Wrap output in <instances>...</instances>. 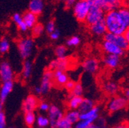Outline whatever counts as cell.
Segmentation results:
<instances>
[{"mask_svg":"<svg viewBox=\"0 0 129 128\" xmlns=\"http://www.w3.org/2000/svg\"><path fill=\"white\" fill-rule=\"evenodd\" d=\"M104 21L105 22L107 32L115 35H123L127 29L117 9L105 12Z\"/></svg>","mask_w":129,"mask_h":128,"instance_id":"cell-1","label":"cell"},{"mask_svg":"<svg viewBox=\"0 0 129 128\" xmlns=\"http://www.w3.org/2000/svg\"><path fill=\"white\" fill-rule=\"evenodd\" d=\"M55 29H56V28H55V22L53 20L48 21L47 22L45 27V31H46V32L48 35L51 34L52 31H54Z\"/></svg>","mask_w":129,"mask_h":128,"instance_id":"cell-39","label":"cell"},{"mask_svg":"<svg viewBox=\"0 0 129 128\" xmlns=\"http://www.w3.org/2000/svg\"><path fill=\"white\" fill-rule=\"evenodd\" d=\"M17 49L22 59L28 60L35 51V41L31 37L21 38L17 41Z\"/></svg>","mask_w":129,"mask_h":128,"instance_id":"cell-2","label":"cell"},{"mask_svg":"<svg viewBox=\"0 0 129 128\" xmlns=\"http://www.w3.org/2000/svg\"><path fill=\"white\" fill-rule=\"evenodd\" d=\"M90 4L88 1H82V0H77L76 3L72 6L73 13L75 17L78 22H85L88 13L90 9Z\"/></svg>","mask_w":129,"mask_h":128,"instance_id":"cell-4","label":"cell"},{"mask_svg":"<svg viewBox=\"0 0 129 128\" xmlns=\"http://www.w3.org/2000/svg\"><path fill=\"white\" fill-rule=\"evenodd\" d=\"M53 84V71L48 69L44 71L41 77L40 84L39 86L35 87L34 92L37 95H46L52 90Z\"/></svg>","mask_w":129,"mask_h":128,"instance_id":"cell-3","label":"cell"},{"mask_svg":"<svg viewBox=\"0 0 129 128\" xmlns=\"http://www.w3.org/2000/svg\"><path fill=\"white\" fill-rule=\"evenodd\" d=\"M80 43H81V38L77 35H74V36H72V37H70L69 38L67 39L66 46L70 47V48L76 47L78 45H80Z\"/></svg>","mask_w":129,"mask_h":128,"instance_id":"cell-35","label":"cell"},{"mask_svg":"<svg viewBox=\"0 0 129 128\" xmlns=\"http://www.w3.org/2000/svg\"><path fill=\"white\" fill-rule=\"evenodd\" d=\"M3 112V102L0 100V114Z\"/></svg>","mask_w":129,"mask_h":128,"instance_id":"cell-48","label":"cell"},{"mask_svg":"<svg viewBox=\"0 0 129 128\" xmlns=\"http://www.w3.org/2000/svg\"><path fill=\"white\" fill-rule=\"evenodd\" d=\"M31 35L33 37L38 38L40 37L43 33H44V25L42 23H36L31 28Z\"/></svg>","mask_w":129,"mask_h":128,"instance_id":"cell-31","label":"cell"},{"mask_svg":"<svg viewBox=\"0 0 129 128\" xmlns=\"http://www.w3.org/2000/svg\"><path fill=\"white\" fill-rule=\"evenodd\" d=\"M57 1L64 3L67 8H71L74 6V4L76 3L77 0H57Z\"/></svg>","mask_w":129,"mask_h":128,"instance_id":"cell-43","label":"cell"},{"mask_svg":"<svg viewBox=\"0 0 129 128\" xmlns=\"http://www.w3.org/2000/svg\"><path fill=\"white\" fill-rule=\"evenodd\" d=\"M127 126L129 127V122H128V123H127Z\"/></svg>","mask_w":129,"mask_h":128,"instance_id":"cell-50","label":"cell"},{"mask_svg":"<svg viewBox=\"0 0 129 128\" xmlns=\"http://www.w3.org/2000/svg\"><path fill=\"white\" fill-rule=\"evenodd\" d=\"M82 1H87V0H82Z\"/></svg>","mask_w":129,"mask_h":128,"instance_id":"cell-52","label":"cell"},{"mask_svg":"<svg viewBox=\"0 0 129 128\" xmlns=\"http://www.w3.org/2000/svg\"><path fill=\"white\" fill-rule=\"evenodd\" d=\"M32 71H33V64L29 59L25 60L22 63V68L21 76L24 81H28L31 76Z\"/></svg>","mask_w":129,"mask_h":128,"instance_id":"cell-20","label":"cell"},{"mask_svg":"<svg viewBox=\"0 0 129 128\" xmlns=\"http://www.w3.org/2000/svg\"><path fill=\"white\" fill-rule=\"evenodd\" d=\"M36 123L39 128H46L47 126H49V120H48V117L41 114L36 117Z\"/></svg>","mask_w":129,"mask_h":128,"instance_id":"cell-32","label":"cell"},{"mask_svg":"<svg viewBox=\"0 0 129 128\" xmlns=\"http://www.w3.org/2000/svg\"><path fill=\"white\" fill-rule=\"evenodd\" d=\"M121 18L122 19L127 28H129V6H121L119 9H117Z\"/></svg>","mask_w":129,"mask_h":128,"instance_id":"cell-27","label":"cell"},{"mask_svg":"<svg viewBox=\"0 0 129 128\" xmlns=\"http://www.w3.org/2000/svg\"><path fill=\"white\" fill-rule=\"evenodd\" d=\"M69 66V60L67 58H55L51 61L48 64V70L52 71L59 70L66 71Z\"/></svg>","mask_w":129,"mask_h":128,"instance_id":"cell-12","label":"cell"},{"mask_svg":"<svg viewBox=\"0 0 129 128\" xmlns=\"http://www.w3.org/2000/svg\"><path fill=\"white\" fill-rule=\"evenodd\" d=\"M48 118L49 120L50 128H57V124L61 119L64 117V112L63 110L57 105L52 104L50 105V107L47 111Z\"/></svg>","mask_w":129,"mask_h":128,"instance_id":"cell-6","label":"cell"},{"mask_svg":"<svg viewBox=\"0 0 129 128\" xmlns=\"http://www.w3.org/2000/svg\"><path fill=\"white\" fill-rule=\"evenodd\" d=\"M9 128H15V127H13V126H11V127H9Z\"/></svg>","mask_w":129,"mask_h":128,"instance_id":"cell-51","label":"cell"},{"mask_svg":"<svg viewBox=\"0 0 129 128\" xmlns=\"http://www.w3.org/2000/svg\"><path fill=\"white\" fill-rule=\"evenodd\" d=\"M50 107V104L46 101H42L39 103L38 108L41 112H47Z\"/></svg>","mask_w":129,"mask_h":128,"instance_id":"cell-40","label":"cell"},{"mask_svg":"<svg viewBox=\"0 0 129 128\" xmlns=\"http://www.w3.org/2000/svg\"><path fill=\"white\" fill-rule=\"evenodd\" d=\"M57 128H73V124H72L69 120L63 117L58 123Z\"/></svg>","mask_w":129,"mask_h":128,"instance_id":"cell-38","label":"cell"},{"mask_svg":"<svg viewBox=\"0 0 129 128\" xmlns=\"http://www.w3.org/2000/svg\"><path fill=\"white\" fill-rule=\"evenodd\" d=\"M10 49V42L9 39L6 37H3L0 40V53L4 55L9 51Z\"/></svg>","mask_w":129,"mask_h":128,"instance_id":"cell-34","label":"cell"},{"mask_svg":"<svg viewBox=\"0 0 129 128\" xmlns=\"http://www.w3.org/2000/svg\"><path fill=\"white\" fill-rule=\"evenodd\" d=\"M54 53H55V55L56 58H67L68 48H67L66 45H57L55 48Z\"/></svg>","mask_w":129,"mask_h":128,"instance_id":"cell-29","label":"cell"},{"mask_svg":"<svg viewBox=\"0 0 129 128\" xmlns=\"http://www.w3.org/2000/svg\"><path fill=\"white\" fill-rule=\"evenodd\" d=\"M92 126L93 128H108L106 124V120L102 117H99L97 119Z\"/></svg>","mask_w":129,"mask_h":128,"instance_id":"cell-37","label":"cell"},{"mask_svg":"<svg viewBox=\"0 0 129 128\" xmlns=\"http://www.w3.org/2000/svg\"><path fill=\"white\" fill-rule=\"evenodd\" d=\"M12 19V21L15 23L16 26L18 27L19 30L21 31V32L25 33L28 30V28H27V26L24 23V22L22 20V15L20 14H19V13L13 14Z\"/></svg>","mask_w":129,"mask_h":128,"instance_id":"cell-24","label":"cell"},{"mask_svg":"<svg viewBox=\"0 0 129 128\" xmlns=\"http://www.w3.org/2000/svg\"><path fill=\"white\" fill-rule=\"evenodd\" d=\"M104 91L108 95H115L118 91V85L114 81H107L103 85Z\"/></svg>","mask_w":129,"mask_h":128,"instance_id":"cell-25","label":"cell"},{"mask_svg":"<svg viewBox=\"0 0 129 128\" xmlns=\"http://www.w3.org/2000/svg\"><path fill=\"white\" fill-rule=\"evenodd\" d=\"M90 32L95 36H104L107 33V28L104 19L88 26Z\"/></svg>","mask_w":129,"mask_h":128,"instance_id":"cell-15","label":"cell"},{"mask_svg":"<svg viewBox=\"0 0 129 128\" xmlns=\"http://www.w3.org/2000/svg\"><path fill=\"white\" fill-rule=\"evenodd\" d=\"M94 107V103L91 99L83 98V100H82V103H81L78 110L80 112V114H82V113H85V112H87V111L90 110Z\"/></svg>","mask_w":129,"mask_h":128,"instance_id":"cell-28","label":"cell"},{"mask_svg":"<svg viewBox=\"0 0 129 128\" xmlns=\"http://www.w3.org/2000/svg\"><path fill=\"white\" fill-rule=\"evenodd\" d=\"M14 77V71L10 64L6 61H3L0 63V80L3 82L10 81H13Z\"/></svg>","mask_w":129,"mask_h":128,"instance_id":"cell-9","label":"cell"},{"mask_svg":"<svg viewBox=\"0 0 129 128\" xmlns=\"http://www.w3.org/2000/svg\"><path fill=\"white\" fill-rule=\"evenodd\" d=\"M121 1H123V0H121Z\"/></svg>","mask_w":129,"mask_h":128,"instance_id":"cell-53","label":"cell"},{"mask_svg":"<svg viewBox=\"0 0 129 128\" xmlns=\"http://www.w3.org/2000/svg\"><path fill=\"white\" fill-rule=\"evenodd\" d=\"M102 50L107 54V55H117L121 57L124 54V51L118 47L114 43L108 41H103L102 44Z\"/></svg>","mask_w":129,"mask_h":128,"instance_id":"cell-13","label":"cell"},{"mask_svg":"<svg viewBox=\"0 0 129 128\" xmlns=\"http://www.w3.org/2000/svg\"><path fill=\"white\" fill-rule=\"evenodd\" d=\"M104 40L114 43L118 47H119L120 49H121L124 52L129 49V45L127 43L123 35H115L107 32L104 35Z\"/></svg>","mask_w":129,"mask_h":128,"instance_id":"cell-8","label":"cell"},{"mask_svg":"<svg viewBox=\"0 0 129 128\" xmlns=\"http://www.w3.org/2000/svg\"><path fill=\"white\" fill-rule=\"evenodd\" d=\"M123 35H124V38H125L127 43L128 45H129V28L126 29V31H124V33L123 34Z\"/></svg>","mask_w":129,"mask_h":128,"instance_id":"cell-45","label":"cell"},{"mask_svg":"<svg viewBox=\"0 0 129 128\" xmlns=\"http://www.w3.org/2000/svg\"><path fill=\"white\" fill-rule=\"evenodd\" d=\"M75 84V82L74 81H72V80H69V81L66 82V84H64V88H66L67 91H71L72 90V88H74Z\"/></svg>","mask_w":129,"mask_h":128,"instance_id":"cell-44","label":"cell"},{"mask_svg":"<svg viewBox=\"0 0 129 128\" xmlns=\"http://www.w3.org/2000/svg\"><path fill=\"white\" fill-rule=\"evenodd\" d=\"M84 92L83 85L80 82L75 83L74 88L70 91V96H78V97H82V94Z\"/></svg>","mask_w":129,"mask_h":128,"instance_id":"cell-33","label":"cell"},{"mask_svg":"<svg viewBox=\"0 0 129 128\" xmlns=\"http://www.w3.org/2000/svg\"><path fill=\"white\" fill-rule=\"evenodd\" d=\"M127 105V101L122 96H115L107 104V109L110 113H115L119 110H124Z\"/></svg>","mask_w":129,"mask_h":128,"instance_id":"cell-7","label":"cell"},{"mask_svg":"<svg viewBox=\"0 0 129 128\" xmlns=\"http://www.w3.org/2000/svg\"><path fill=\"white\" fill-rule=\"evenodd\" d=\"M94 4L99 6L105 12L119 9L122 5L121 0H94Z\"/></svg>","mask_w":129,"mask_h":128,"instance_id":"cell-11","label":"cell"},{"mask_svg":"<svg viewBox=\"0 0 129 128\" xmlns=\"http://www.w3.org/2000/svg\"><path fill=\"white\" fill-rule=\"evenodd\" d=\"M69 75L66 71L56 70L53 71V81L58 86H64L69 81Z\"/></svg>","mask_w":129,"mask_h":128,"instance_id":"cell-17","label":"cell"},{"mask_svg":"<svg viewBox=\"0 0 129 128\" xmlns=\"http://www.w3.org/2000/svg\"><path fill=\"white\" fill-rule=\"evenodd\" d=\"M13 88H14L13 81L3 82V84L1 85V88H0V100L3 102H4L9 96V94L12 93Z\"/></svg>","mask_w":129,"mask_h":128,"instance_id":"cell-18","label":"cell"},{"mask_svg":"<svg viewBox=\"0 0 129 128\" xmlns=\"http://www.w3.org/2000/svg\"><path fill=\"white\" fill-rule=\"evenodd\" d=\"M24 122L28 127L33 126L36 122V114L35 112H26L24 113Z\"/></svg>","mask_w":129,"mask_h":128,"instance_id":"cell-30","label":"cell"},{"mask_svg":"<svg viewBox=\"0 0 129 128\" xmlns=\"http://www.w3.org/2000/svg\"><path fill=\"white\" fill-rule=\"evenodd\" d=\"M113 128H129L127 125V123H121V124H118L117 126H115V127Z\"/></svg>","mask_w":129,"mask_h":128,"instance_id":"cell-46","label":"cell"},{"mask_svg":"<svg viewBox=\"0 0 129 128\" xmlns=\"http://www.w3.org/2000/svg\"><path fill=\"white\" fill-rule=\"evenodd\" d=\"M39 100L37 97L34 94H28L23 100L22 104V110L23 113L26 112H35L38 108Z\"/></svg>","mask_w":129,"mask_h":128,"instance_id":"cell-10","label":"cell"},{"mask_svg":"<svg viewBox=\"0 0 129 128\" xmlns=\"http://www.w3.org/2000/svg\"><path fill=\"white\" fill-rule=\"evenodd\" d=\"M100 108L99 107L94 106L90 110L80 114V120H89L95 122V120L99 117Z\"/></svg>","mask_w":129,"mask_h":128,"instance_id":"cell-21","label":"cell"},{"mask_svg":"<svg viewBox=\"0 0 129 128\" xmlns=\"http://www.w3.org/2000/svg\"><path fill=\"white\" fill-rule=\"evenodd\" d=\"M60 35H61V33H60V31L58 29H55L54 31H52V32L51 34H49V37L52 40V41H56L58 40L59 38H60Z\"/></svg>","mask_w":129,"mask_h":128,"instance_id":"cell-41","label":"cell"},{"mask_svg":"<svg viewBox=\"0 0 129 128\" xmlns=\"http://www.w3.org/2000/svg\"><path fill=\"white\" fill-rule=\"evenodd\" d=\"M44 7L45 2L43 0H30L28 3V11L37 16L42 13Z\"/></svg>","mask_w":129,"mask_h":128,"instance_id":"cell-16","label":"cell"},{"mask_svg":"<svg viewBox=\"0 0 129 128\" xmlns=\"http://www.w3.org/2000/svg\"><path fill=\"white\" fill-rule=\"evenodd\" d=\"M0 128H6V116L3 112L0 114Z\"/></svg>","mask_w":129,"mask_h":128,"instance_id":"cell-42","label":"cell"},{"mask_svg":"<svg viewBox=\"0 0 129 128\" xmlns=\"http://www.w3.org/2000/svg\"><path fill=\"white\" fill-rule=\"evenodd\" d=\"M94 121L89 120H80L75 124V128H88L94 124Z\"/></svg>","mask_w":129,"mask_h":128,"instance_id":"cell-36","label":"cell"},{"mask_svg":"<svg viewBox=\"0 0 129 128\" xmlns=\"http://www.w3.org/2000/svg\"><path fill=\"white\" fill-rule=\"evenodd\" d=\"M22 17L24 23L25 24V25L28 29L31 28L36 23H38V16L35 14L30 12L29 11L25 12L22 15Z\"/></svg>","mask_w":129,"mask_h":128,"instance_id":"cell-22","label":"cell"},{"mask_svg":"<svg viewBox=\"0 0 129 128\" xmlns=\"http://www.w3.org/2000/svg\"><path fill=\"white\" fill-rule=\"evenodd\" d=\"M93 126V125H91V126H89V127H88V128H93V126Z\"/></svg>","mask_w":129,"mask_h":128,"instance_id":"cell-49","label":"cell"},{"mask_svg":"<svg viewBox=\"0 0 129 128\" xmlns=\"http://www.w3.org/2000/svg\"><path fill=\"white\" fill-rule=\"evenodd\" d=\"M105 14V12L99 6H97L95 4L91 5L85 22L89 26L97 22H99L104 19Z\"/></svg>","mask_w":129,"mask_h":128,"instance_id":"cell-5","label":"cell"},{"mask_svg":"<svg viewBox=\"0 0 129 128\" xmlns=\"http://www.w3.org/2000/svg\"><path fill=\"white\" fill-rule=\"evenodd\" d=\"M124 98L127 101H129V88L126 89L124 91Z\"/></svg>","mask_w":129,"mask_h":128,"instance_id":"cell-47","label":"cell"},{"mask_svg":"<svg viewBox=\"0 0 129 128\" xmlns=\"http://www.w3.org/2000/svg\"><path fill=\"white\" fill-rule=\"evenodd\" d=\"M82 100H83L82 97H78V96H69V99L67 103V106L69 109L78 110Z\"/></svg>","mask_w":129,"mask_h":128,"instance_id":"cell-26","label":"cell"},{"mask_svg":"<svg viewBox=\"0 0 129 128\" xmlns=\"http://www.w3.org/2000/svg\"><path fill=\"white\" fill-rule=\"evenodd\" d=\"M121 58L119 56L113 55H107L103 58V64L105 66L110 69H115L118 67L120 65Z\"/></svg>","mask_w":129,"mask_h":128,"instance_id":"cell-19","label":"cell"},{"mask_svg":"<svg viewBox=\"0 0 129 128\" xmlns=\"http://www.w3.org/2000/svg\"><path fill=\"white\" fill-rule=\"evenodd\" d=\"M82 68L88 74H95L99 69V61L95 58H88L82 63Z\"/></svg>","mask_w":129,"mask_h":128,"instance_id":"cell-14","label":"cell"},{"mask_svg":"<svg viewBox=\"0 0 129 128\" xmlns=\"http://www.w3.org/2000/svg\"><path fill=\"white\" fill-rule=\"evenodd\" d=\"M64 117L75 125L80 120V112L78 110H69L64 114Z\"/></svg>","mask_w":129,"mask_h":128,"instance_id":"cell-23","label":"cell"}]
</instances>
